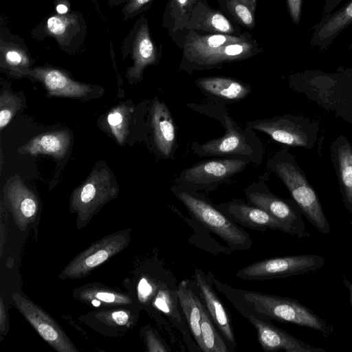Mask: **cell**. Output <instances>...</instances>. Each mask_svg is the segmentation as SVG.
Returning a JSON list of instances; mask_svg holds the SVG:
<instances>
[{"instance_id":"obj_21","label":"cell","mask_w":352,"mask_h":352,"mask_svg":"<svg viewBox=\"0 0 352 352\" xmlns=\"http://www.w3.org/2000/svg\"><path fill=\"white\" fill-rule=\"evenodd\" d=\"M27 76L41 81L51 95L81 97L91 91L89 86L74 81L65 72L50 65L34 67Z\"/></svg>"},{"instance_id":"obj_44","label":"cell","mask_w":352,"mask_h":352,"mask_svg":"<svg viewBox=\"0 0 352 352\" xmlns=\"http://www.w3.org/2000/svg\"><path fill=\"white\" fill-rule=\"evenodd\" d=\"M350 296H351V303L352 305V284L350 286Z\"/></svg>"},{"instance_id":"obj_35","label":"cell","mask_w":352,"mask_h":352,"mask_svg":"<svg viewBox=\"0 0 352 352\" xmlns=\"http://www.w3.org/2000/svg\"><path fill=\"white\" fill-rule=\"evenodd\" d=\"M286 2L291 19L298 25L301 18L302 0H286Z\"/></svg>"},{"instance_id":"obj_22","label":"cell","mask_w":352,"mask_h":352,"mask_svg":"<svg viewBox=\"0 0 352 352\" xmlns=\"http://www.w3.org/2000/svg\"><path fill=\"white\" fill-rule=\"evenodd\" d=\"M331 156L346 208L352 214V146L344 136L331 144Z\"/></svg>"},{"instance_id":"obj_23","label":"cell","mask_w":352,"mask_h":352,"mask_svg":"<svg viewBox=\"0 0 352 352\" xmlns=\"http://www.w3.org/2000/svg\"><path fill=\"white\" fill-rule=\"evenodd\" d=\"M151 126L159 151L169 157L175 144V128L171 115L163 102L156 100L151 111Z\"/></svg>"},{"instance_id":"obj_42","label":"cell","mask_w":352,"mask_h":352,"mask_svg":"<svg viewBox=\"0 0 352 352\" xmlns=\"http://www.w3.org/2000/svg\"><path fill=\"white\" fill-rule=\"evenodd\" d=\"M0 305V330L3 332L6 329V313L2 298H1Z\"/></svg>"},{"instance_id":"obj_14","label":"cell","mask_w":352,"mask_h":352,"mask_svg":"<svg viewBox=\"0 0 352 352\" xmlns=\"http://www.w3.org/2000/svg\"><path fill=\"white\" fill-rule=\"evenodd\" d=\"M237 311L255 328L257 340L265 351L284 350L287 352H325L322 348L313 346L245 309Z\"/></svg>"},{"instance_id":"obj_10","label":"cell","mask_w":352,"mask_h":352,"mask_svg":"<svg viewBox=\"0 0 352 352\" xmlns=\"http://www.w3.org/2000/svg\"><path fill=\"white\" fill-rule=\"evenodd\" d=\"M129 236L118 232L106 236L82 251L63 269L60 278H80L87 276L96 267L122 250Z\"/></svg>"},{"instance_id":"obj_37","label":"cell","mask_w":352,"mask_h":352,"mask_svg":"<svg viewBox=\"0 0 352 352\" xmlns=\"http://www.w3.org/2000/svg\"><path fill=\"white\" fill-rule=\"evenodd\" d=\"M108 122L113 131L114 134L116 130L121 128L124 122V116L120 111H114L108 116Z\"/></svg>"},{"instance_id":"obj_28","label":"cell","mask_w":352,"mask_h":352,"mask_svg":"<svg viewBox=\"0 0 352 352\" xmlns=\"http://www.w3.org/2000/svg\"><path fill=\"white\" fill-rule=\"evenodd\" d=\"M69 134L65 131L38 135L22 150L30 154L47 153L57 157L64 156L69 144Z\"/></svg>"},{"instance_id":"obj_32","label":"cell","mask_w":352,"mask_h":352,"mask_svg":"<svg viewBox=\"0 0 352 352\" xmlns=\"http://www.w3.org/2000/svg\"><path fill=\"white\" fill-rule=\"evenodd\" d=\"M0 127L2 129L11 120L16 111V101L12 96L4 93L1 96Z\"/></svg>"},{"instance_id":"obj_20","label":"cell","mask_w":352,"mask_h":352,"mask_svg":"<svg viewBox=\"0 0 352 352\" xmlns=\"http://www.w3.org/2000/svg\"><path fill=\"white\" fill-rule=\"evenodd\" d=\"M352 25V0L338 10L322 16L315 25L310 40L312 47L324 50L329 47L338 36Z\"/></svg>"},{"instance_id":"obj_12","label":"cell","mask_w":352,"mask_h":352,"mask_svg":"<svg viewBox=\"0 0 352 352\" xmlns=\"http://www.w3.org/2000/svg\"><path fill=\"white\" fill-rule=\"evenodd\" d=\"M12 301L38 334L58 352H76L77 349L58 324L41 307L21 296L12 294Z\"/></svg>"},{"instance_id":"obj_26","label":"cell","mask_w":352,"mask_h":352,"mask_svg":"<svg viewBox=\"0 0 352 352\" xmlns=\"http://www.w3.org/2000/svg\"><path fill=\"white\" fill-rule=\"evenodd\" d=\"M196 84L210 95L230 101L240 100L250 91L243 83L228 77H203L197 79Z\"/></svg>"},{"instance_id":"obj_4","label":"cell","mask_w":352,"mask_h":352,"mask_svg":"<svg viewBox=\"0 0 352 352\" xmlns=\"http://www.w3.org/2000/svg\"><path fill=\"white\" fill-rule=\"evenodd\" d=\"M174 192L190 215L223 240L230 249L244 251L251 248L250 235L216 206L184 190H177Z\"/></svg>"},{"instance_id":"obj_43","label":"cell","mask_w":352,"mask_h":352,"mask_svg":"<svg viewBox=\"0 0 352 352\" xmlns=\"http://www.w3.org/2000/svg\"><path fill=\"white\" fill-rule=\"evenodd\" d=\"M92 304L94 305V306H99L100 305V302L99 300H93L91 301Z\"/></svg>"},{"instance_id":"obj_33","label":"cell","mask_w":352,"mask_h":352,"mask_svg":"<svg viewBox=\"0 0 352 352\" xmlns=\"http://www.w3.org/2000/svg\"><path fill=\"white\" fill-rule=\"evenodd\" d=\"M175 296H177L176 291L173 292L166 289L162 290V289L159 291L157 296L155 299L154 304L159 309L162 310L165 314H170L177 320L176 316L173 314L175 309L174 310L173 308L175 305L173 303L174 297Z\"/></svg>"},{"instance_id":"obj_30","label":"cell","mask_w":352,"mask_h":352,"mask_svg":"<svg viewBox=\"0 0 352 352\" xmlns=\"http://www.w3.org/2000/svg\"><path fill=\"white\" fill-rule=\"evenodd\" d=\"M196 300L201 311V333L204 344V352H228L230 349L225 340L217 332L197 289Z\"/></svg>"},{"instance_id":"obj_13","label":"cell","mask_w":352,"mask_h":352,"mask_svg":"<svg viewBox=\"0 0 352 352\" xmlns=\"http://www.w3.org/2000/svg\"><path fill=\"white\" fill-rule=\"evenodd\" d=\"M224 125L226 131L224 135L206 143H193L194 153L200 156L238 155L250 157L255 153L256 138H250V135L238 128L230 118H226Z\"/></svg>"},{"instance_id":"obj_25","label":"cell","mask_w":352,"mask_h":352,"mask_svg":"<svg viewBox=\"0 0 352 352\" xmlns=\"http://www.w3.org/2000/svg\"><path fill=\"white\" fill-rule=\"evenodd\" d=\"M177 295L190 331L199 349L203 351L204 344L201 333V311L196 300L195 287L192 282L182 280L177 286Z\"/></svg>"},{"instance_id":"obj_29","label":"cell","mask_w":352,"mask_h":352,"mask_svg":"<svg viewBox=\"0 0 352 352\" xmlns=\"http://www.w3.org/2000/svg\"><path fill=\"white\" fill-rule=\"evenodd\" d=\"M221 10L240 27L253 30L256 25L257 0H217Z\"/></svg>"},{"instance_id":"obj_31","label":"cell","mask_w":352,"mask_h":352,"mask_svg":"<svg viewBox=\"0 0 352 352\" xmlns=\"http://www.w3.org/2000/svg\"><path fill=\"white\" fill-rule=\"evenodd\" d=\"M153 1V0H107V4L111 8L122 5V19L126 21L146 12Z\"/></svg>"},{"instance_id":"obj_5","label":"cell","mask_w":352,"mask_h":352,"mask_svg":"<svg viewBox=\"0 0 352 352\" xmlns=\"http://www.w3.org/2000/svg\"><path fill=\"white\" fill-rule=\"evenodd\" d=\"M87 34V25L82 13L71 10L60 14L56 12L43 19L31 30L33 38L42 41L53 38L58 47L70 54H75L83 46Z\"/></svg>"},{"instance_id":"obj_36","label":"cell","mask_w":352,"mask_h":352,"mask_svg":"<svg viewBox=\"0 0 352 352\" xmlns=\"http://www.w3.org/2000/svg\"><path fill=\"white\" fill-rule=\"evenodd\" d=\"M146 344L149 351H168L165 345L152 331L147 332Z\"/></svg>"},{"instance_id":"obj_1","label":"cell","mask_w":352,"mask_h":352,"mask_svg":"<svg viewBox=\"0 0 352 352\" xmlns=\"http://www.w3.org/2000/svg\"><path fill=\"white\" fill-rule=\"evenodd\" d=\"M175 43L182 51L179 69L186 72L211 69L246 60L263 51L248 32L235 36L186 30Z\"/></svg>"},{"instance_id":"obj_34","label":"cell","mask_w":352,"mask_h":352,"mask_svg":"<svg viewBox=\"0 0 352 352\" xmlns=\"http://www.w3.org/2000/svg\"><path fill=\"white\" fill-rule=\"evenodd\" d=\"M94 297L107 303L128 304L131 302L128 296L110 292L98 291L95 293Z\"/></svg>"},{"instance_id":"obj_38","label":"cell","mask_w":352,"mask_h":352,"mask_svg":"<svg viewBox=\"0 0 352 352\" xmlns=\"http://www.w3.org/2000/svg\"><path fill=\"white\" fill-rule=\"evenodd\" d=\"M138 296L142 301H144L152 292V287L145 278H142L138 287Z\"/></svg>"},{"instance_id":"obj_39","label":"cell","mask_w":352,"mask_h":352,"mask_svg":"<svg viewBox=\"0 0 352 352\" xmlns=\"http://www.w3.org/2000/svg\"><path fill=\"white\" fill-rule=\"evenodd\" d=\"M112 320L118 325H125L129 320L128 313L123 310L114 311L111 313Z\"/></svg>"},{"instance_id":"obj_24","label":"cell","mask_w":352,"mask_h":352,"mask_svg":"<svg viewBox=\"0 0 352 352\" xmlns=\"http://www.w3.org/2000/svg\"><path fill=\"white\" fill-rule=\"evenodd\" d=\"M200 0H166L162 25L175 43L186 30L190 16Z\"/></svg>"},{"instance_id":"obj_19","label":"cell","mask_w":352,"mask_h":352,"mask_svg":"<svg viewBox=\"0 0 352 352\" xmlns=\"http://www.w3.org/2000/svg\"><path fill=\"white\" fill-rule=\"evenodd\" d=\"M186 30L235 36L243 33L237 23L231 20L221 10L211 7L208 0L199 1L190 16Z\"/></svg>"},{"instance_id":"obj_16","label":"cell","mask_w":352,"mask_h":352,"mask_svg":"<svg viewBox=\"0 0 352 352\" xmlns=\"http://www.w3.org/2000/svg\"><path fill=\"white\" fill-rule=\"evenodd\" d=\"M0 63L1 69L16 76H27L34 63L25 40L11 31L3 15L0 17Z\"/></svg>"},{"instance_id":"obj_18","label":"cell","mask_w":352,"mask_h":352,"mask_svg":"<svg viewBox=\"0 0 352 352\" xmlns=\"http://www.w3.org/2000/svg\"><path fill=\"white\" fill-rule=\"evenodd\" d=\"M216 207L232 221L242 226L261 232H265L267 229L277 230L291 235L289 230L269 213L242 200L233 199L218 204Z\"/></svg>"},{"instance_id":"obj_2","label":"cell","mask_w":352,"mask_h":352,"mask_svg":"<svg viewBox=\"0 0 352 352\" xmlns=\"http://www.w3.org/2000/svg\"><path fill=\"white\" fill-rule=\"evenodd\" d=\"M214 287L236 309H245L263 320L289 322L329 336L333 327L298 300L254 291L237 289L221 283L210 272Z\"/></svg>"},{"instance_id":"obj_8","label":"cell","mask_w":352,"mask_h":352,"mask_svg":"<svg viewBox=\"0 0 352 352\" xmlns=\"http://www.w3.org/2000/svg\"><path fill=\"white\" fill-rule=\"evenodd\" d=\"M245 195L250 204L263 209L279 221L289 230L291 235L299 238L311 236L306 230L302 212L295 202L274 195L261 184L248 186Z\"/></svg>"},{"instance_id":"obj_15","label":"cell","mask_w":352,"mask_h":352,"mask_svg":"<svg viewBox=\"0 0 352 352\" xmlns=\"http://www.w3.org/2000/svg\"><path fill=\"white\" fill-rule=\"evenodd\" d=\"M196 289L216 327L223 337L230 351L236 350V342L229 312L215 292L210 273L206 275L201 269L195 271Z\"/></svg>"},{"instance_id":"obj_41","label":"cell","mask_w":352,"mask_h":352,"mask_svg":"<svg viewBox=\"0 0 352 352\" xmlns=\"http://www.w3.org/2000/svg\"><path fill=\"white\" fill-rule=\"evenodd\" d=\"M342 1L343 0H325L322 16H325L333 12Z\"/></svg>"},{"instance_id":"obj_40","label":"cell","mask_w":352,"mask_h":352,"mask_svg":"<svg viewBox=\"0 0 352 352\" xmlns=\"http://www.w3.org/2000/svg\"><path fill=\"white\" fill-rule=\"evenodd\" d=\"M54 4L55 12L58 14H67L71 10V3L69 0H56Z\"/></svg>"},{"instance_id":"obj_7","label":"cell","mask_w":352,"mask_h":352,"mask_svg":"<svg viewBox=\"0 0 352 352\" xmlns=\"http://www.w3.org/2000/svg\"><path fill=\"white\" fill-rule=\"evenodd\" d=\"M120 51L123 58L130 56L132 66L126 71L131 80H140L147 66L156 65L162 54V50L153 40L148 21L145 16H140L128 34L122 41Z\"/></svg>"},{"instance_id":"obj_11","label":"cell","mask_w":352,"mask_h":352,"mask_svg":"<svg viewBox=\"0 0 352 352\" xmlns=\"http://www.w3.org/2000/svg\"><path fill=\"white\" fill-rule=\"evenodd\" d=\"M117 192L107 170H95L85 184L74 192L72 208L81 221H87L102 206L115 197Z\"/></svg>"},{"instance_id":"obj_3","label":"cell","mask_w":352,"mask_h":352,"mask_svg":"<svg viewBox=\"0 0 352 352\" xmlns=\"http://www.w3.org/2000/svg\"><path fill=\"white\" fill-rule=\"evenodd\" d=\"M268 167L284 183L309 223L322 234L330 233L331 226L318 197L293 156L281 150L270 160Z\"/></svg>"},{"instance_id":"obj_27","label":"cell","mask_w":352,"mask_h":352,"mask_svg":"<svg viewBox=\"0 0 352 352\" xmlns=\"http://www.w3.org/2000/svg\"><path fill=\"white\" fill-rule=\"evenodd\" d=\"M8 197L16 219L28 223L37 211L36 200L34 194L19 179H14L8 188Z\"/></svg>"},{"instance_id":"obj_9","label":"cell","mask_w":352,"mask_h":352,"mask_svg":"<svg viewBox=\"0 0 352 352\" xmlns=\"http://www.w3.org/2000/svg\"><path fill=\"white\" fill-rule=\"evenodd\" d=\"M247 125L285 145L306 148L313 145L318 130L302 119L292 116L258 120Z\"/></svg>"},{"instance_id":"obj_17","label":"cell","mask_w":352,"mask_h":352,"mask_svg":"<svg viewBox=\"0 0 352 352\" xmlns=\"http://www.w3.org/2000/svg\"><path fill=\"white\" fill-rule=\"evenodd\" d=\"M250 161L236 158L201 162L186 169L182 179L192 186L218 184L243 170Z\"/></svg>"},{"instance_id":"obj_6","label":"cell","mask_w":352,"mask_h":352,"mask_svg":"<svg viewBox=\"0 0 352 352\" xmlns=\"http://www.w3.org/2000/svg\"><path fill=\"white\" fill-rule=\"evenodd\" d=\"M325 259L318 254L267 258L239 270L235 276L244 280H264L303 274L320 270Z\"/></svg>"}]
</instances>
